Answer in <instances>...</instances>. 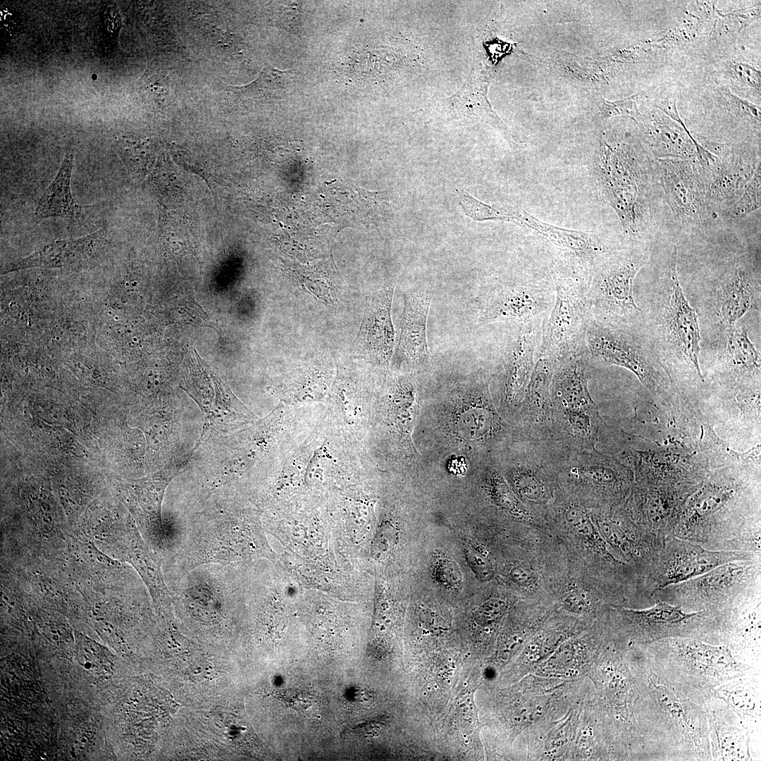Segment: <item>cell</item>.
<instances>
[{
  "instance_id": "cell-1",
  "label": "cell",
  "mask_w": 761,
  "mask_h": 761,
  "mask_svg": "<svg viewBox=\"0 0 761 761\" xmlns=\"http://www.w3.org/2000/svg\"><path fill=\"white\" fill-rule=\"evenodd\" d=\"M760 472L741 463H710L708 471L687 498L672 536L711 550L760 521Z\"/></svg>"
},
{
  "instance_id": "cell-2",
  "label": "cell",
  "mask_w": 761,
  "mask_h": 761,
  "mask_svg": "<svg viewBox=\"0 0 761 761\" xmlns=\"http://www.w3.org/2000/svg\"><path fill=\"white\" fill-rule=\"evenodd\" d=\"M646 329L674 389L698 405L705 380L699 364L701 336L696 311L685 297L676 270V247L665 260L652 295Z\"/></svg>"
},
{
  "instance_id": "cell-3",
  "label": "cell",
  "mask_w": 761,
  "mask_h": 761,
  "mask_svg": "<svg viewBox=\"0 0 761 761\" xmlns=\"http://www.w3.org/2000/svg\"><path fill=\"white\" fill-rule=\"evenodd\" d=\"M586 676L614 760H647L645 735L636 717L641 687L632 643L612 630L609 643Z\"/></svg>"
},
{
  "instance_id": "cell-4",
  "label": "cell",
  "mask_w": 761,
  "mask_h": 761,
  "mask_svg": "<svg viewBox=\"0 0 761 761\" xmlns=\"http://www.w3.org/2000/svg\"><path fill=\"white\" fill-rule=\"evenodd\" d=\"M642 695L636 717L652 758L712 760L709 722L701 706L669 685L648 667L641 669Z\"/></svg>"
},
{
  "instance_id": "cell-5",
  "label": "cell",
  "mask_w": 761,
  "mask_h": 761,
  "mask_svg": "<svg viewBox=\"0 0 761 761\" xmlns=\"http://www.w3.org/2000/svg\"><path fill=\"white\" fill-rule=\"evenodd\" d=\"M600 149L599 180L621 222L626 244L648 245L659 226L664 200L656 163L626 147L604 142Z\"/></svg>"
},
{
  "instance_id": "cell-6",
  "label": "cell",
  "mask_w": 761,
  "mask_h": 761,
  "mask_svg": "<svg viewBox=\"0 0 761 761\" xmlns=\"http://www.w3.org/2000/svg\"><path fill=\"white\" fill-rule=\"evenodd\" d=\"M636 644L653 674L703 707L719 686L745 676L751 668L724 644L683 637Z\"/></svg>"
},
{
  "instance_id": "cell-7",
  "label": "cell",
  "mask_w": 761,
  "mask_h": 761,
  "mask_svg": "<svg viewBox=\"0 0 761 761\" xmlns=\"http://www.w3.org/2000/svg\"><path fill=\"white\" fill-rule=\"evenodd\" d=\"M642 324L590 316L586 334L590 360L592 365H616L633 372L665 416L672 415L681 408V400Z\"/></svg>"
},
{
  "instance_id": "cell-8",
  "label": "cell",
  "mask_w": 761,
  "mask_h": 761,
  "mask_svg": "<svg viewBox=\"0 0 761 761\" xmlns=\"http://www.w3.org/2000/svg\"><path fill=\"white\" fill-rule=\"evenodd\" d=\"M729 617V614L708 611L688 612L660 600L645 608L612 605L608 610L612 628L637 644L683 637L721 645Z\"/></svg>"
},
{
  "instance_id": "cell-9",
  "label": "cell",
  "mask_w": 761,
  "mask_h": 761,
  "mask_svg": "<svg viewBox=\"0 0 761 761\" xmlns=\"http://www.w3.org/2000/svg\"><path fill=\"white\" fill-rule=\"evenodd\" d=\"M558 481L562 489L588 508H622L634 485L631 469L598 451L570 452L557 448Z\"/></svg>"
},
{
  "instance_id": "cell-10",
  "label": "cell",
  "mask_w": 761,
  "mask_h": 761,
  "mask_svg": "<svg viewBox=\"0 0 761 761\" xmlns=\"http://www.w3.org/2000/svg\"><path fill=\"white\" fill-rule=\"evenodd\" d=\"M649 257L648 245H624L612 251L590 271L586 282L592 317L626 323L643 321L633 286Z\"/></svg>"
},
{
  "instance_id": "cell-11",
  "label": "cell",
  "mask_w": 761,
  "mask_h": 761,
  "mask_svg": "<svg viewBox=\"0 0 761 761\" xmlns=\"http://www.w3.org/2000/svg\"><path fill=\"white\" fill-rule=\"evenodd\" d=\"M757 588H761V557L722 564L657 590L652 600L679 605L688 612L729 614L741 595Z\"/></svg>"
},
{
  "instance_id": "cell-12",
  "label": "cell",
  "mask_w": 761,
  "mask_h": 761,
  "mask_svg": "<svg viewBox=\"0 0 761 761\" xmlns=\"http://www.w3.org/2000/svg\"><path fill=\"white\" fill-rule=\"evenodd\" d=\"M505 473L517 497L536 517H545L563 493L558 481V451L550 442L519 432Z\"/></svg>"
},
{
  "instance_id": "cell-13",
  "label": "cell",
  "mask_w": 761,
  "mask_h": 761,
  "mask_svg": "<svg viewBox=\"0 0 761 761\" xmlns=\"http://www.w3.org/2000/svg\"><path fill=\"white\" fill-rule=\"evenodd\" d=\"M590 316L586 278L562 272L556 278L554 307L543 326L538 357L555 359L588 350Z\"/></svg>"
},
{
  "instance_id": "cell-14",
  "label": "cell",
  "mask_w": 761,
  "mask_h": 761,
  "mask_svg": "<svg viewBox=\"0 0 761 761\" xmlns=\"http://www.w3.org/2000/svg\"><path fill=\"white\" fill-rule=\"evenodd\" d=\"M761 557V552L711 550L701 545L670 535L643 579L642 594L646 607L653 605L655 592L696 577L722 564Z\"/></svg>"
},
{
  "instance_id": "cell-15",
  "label": "cell",
  "mask_w": 761,
  "mask_h": 761,
  "mask_svg": "<svg viewBox=\"0 0 761 761\" xmlns=\"http://www.w3.org/2000/svg\"><path fill=\"white\" fill-rule=\"evenodd\" d=\"M656 169L664 200L679 226L701 230L717 218L696 160L657 159Z\"/></svg>"
},
{
  "instance_id": "cell-16",
  "label": "cell",
  "mask_w": 761,
  "mask_h": 761,
  "mask_svg": "<svg viewBox=\"0 0 761 761\" xmlns=\"http://www.w3.org/2000/svg\"><path fill=\"white\" fill-rule=\"evenodd\" d=\"M600 534L614 556L627 564L643 583L665 538L636 524L622 508H588Z\"/></svg>"
},
{
  "instance_id": "cell-17",
  "label": "cell",
  "mask_w": 761,
  "mask_h": 761,
  "mask_svg": "<svg viewBox=\"0 0 761 761\" xmlns=\"http://www.w3.org/2000/svg\"><path fill=\"white\" fill-rule=\"evenodd\" d=\"M612 635L607 612L562 643L533 674L563 680L586 676Z\"/></svg>"
},
{
  "instance_id": "cell-18",
  "label": "cell",
  "mask_w": 761,
  "mask_h": 761,
  "mask_svg": "<svg viewBox=\"0 0 761 761\" xmlns=\"http://www.w3.org/2000/svg\"><path fill=\"white\" fill-rule=\"evenodd\" d=\"M713 297L721 328L736 326L748 310L760 304V267L750 254L741 255L728 264L718 278Z\"/></svg>"
},
{
  "instance_id": "cell-19",
  "label": "cell",
  "mask_w": 761,
  "mask_h": 761,
  "mask_svg": "<svg viewBox=\"0 0 761 761\" xmlns=\"http://www.w3.org/2000/svg\"><path fill=\"white\" fill-rule=\"evenodd\" d=\"M698 485L674 487L634 483L622 509L634 522L666 538L673 534L687 498Z\"/></svg>"
},
{
  "instance_id": "cell-20",
  "label": "cell",
  "mask_w": 761,
  "mask_h": 761,
  "mask_svg": "<svg viewBox=\"0 0 761 761\" xmlns=\"http://www.w3.org/2000/svg\"><path fill=\"white\" fill-rule=\"evenodd\" d=\"M720 349L714 373L733 398L740 390L760 385V354L745 328H722Z\"/></svg>"
},
{
  "instance_id": "cell-21",
  "label": "cell",
  "mask_w": 761,
  "mask_h": 761,
  "mask_svg": "<svg viewBox=\"0 0 761 761\" xmlns=\"http://www.w3.org/2000/svg\"><path fill=\"white\" fill-rule=\"evenodd\" d=\"M394 288L393 285L383 287L366 295L362 321L352 345L355 353L381 364L388 363L393 352L391 306Z\"/></svg>"
},
{
  "instance_id": "cell-22",
  "label": "cell",
  "mask_w": 761,
  "mask_h": 761,
  "mask_svg": "<svg viewBox=\"0 0 761 761\" xmlns=\"http://www.w3.org/2000/svg\"><path fill=\"white\" fill-rule=\"evenodd\" d=\"M549 289L538 285L499 286L485 297L479 324L508 320L518 324L538 320L549 309Z\"/></svg>"
},
{
  "instance_id": "cell-23",
  "label": "cell",
  "mask_w": 761,
  "mask_h": 761,
  "mask_svg": "<svg viewBox=\"0 0 761 761\" xmlns=\"http://www.w3.org/2000/svg\"><path fill=\"white\" fill-rule=\"evenodd\" d=\"M715 155L709 166L699 167L707 199L717 214L718 210L726 212L740 197L760 161L745 153Z\"/></svg>"
},
{
  "instance_id": "cell-24",
  "label": "cell",
  "mask_w": 761,
  "mask_h": 761,
  "mask_svg": "<svg viewBox=\"0 0 761 761\" xmlns=\"http://www.w3.org/2000/svg\"><path fill=\"white\" fill-rule=\"evenodd\" d=\"M552 361L550 385L552 411L596 408L588 389L593 365L588 350Z\"/></svg>"
},
{
  "instance_id": "cell-25",
  "label": "cell",
  "mask_w": 761,
  "mask_h": 761,
  "mask_svg": "<svg viewBox=\"0 0 761 761\" xmlns=\"http://www.w3.org/2000/svg\"><path fill=\"white\" fill-rule=\"evenodd\" d=\"M538 335L537 320L520 323L506 359L503 401L516 420L535 366Z\"/></svg>"
},
{
  "instance_id": "cell-26",
  "label": "cell",
  "mask_w": 761,
  "mask_h": 761,
  "mask_svg": "<svg viewBox=\"0 0 761 761\" xmlns=\"http://www.w3.org/2000/svg\"><path fill=\"white\" fill-rule=\"evenodd\" d=\"M552 369L551 358L538 357L517 416L518 431L539 440H547L551 426Z\"/></svg>"
},
{
  "instance_id": "cell-27",
  "label": "cell",
  "mask_w": 761,
  "mask_h": 761,
  "mask_svg": "<svg viewBox=\"0 0 761 761\" xmlns=\"http://www.w3.org/2000/svg\"><path fill=\"white\" fill-rule=\"evenodd\" d=\"M512 222L531 229L571 258L589 263L591 270L613 251L593 234L545 223L523 209H512Z\"/></svg>"
},
{
  "instance_id": "cell-28",
  "label": "cell",
  "mask_w": 761,
  "mask_h": 761,
  "mask_svg": "<svg viewBox=\"0 0 761 761\" xmlns=\"http://www.w3.org/2000/svg\"><path fill=\"white\" fill-rule=\"evenodd\" d=\"M107 240L104 228L80 237L58 240L25 258L6 264L1 273L29 268H61L76 264L97 254L106 246Z\"/></svg>"
},
{
  "instance_id": "cell-29",
  "label": "cell",
  "mask_w": 761,
  "mask_h": 761,
  "mask_svg": "<svg viewBox=\"0 0 761 761\" xmlns=\"http://www.w3.org/2000/svg\"><path fill=\"white\" fill-rule=\"evenodd\" d=\"M431 297L427 290L408 291L404 295L401 331L395 352V359L400 363L418 366L428 361L426 324Z\"/></svg>"
},
{
  "instance_id": "cell-30",
  "label": "cell",
  "mask_w": 761,
  "mask_h": 761,
  "mask_svg": "<svg viewBox=\"0 0 761 761\" xmlns=\"http://www.w3.org/2000/svg\"><path fill=\"white\" fill-rule=\"evenodd\" d=\"M120 535L121 556L137 572L155 602L167 606L171 593L163 573V558L149 547L131 519L127 521Z\"/></svg>"
},
{
  "instance_id": "cell-31",
  "label": "cell",
  "mask_w": 761,
  "mask_h": 761,
  "mask_svg": "<svg viewBox=\"0 0 761 761\" xmlns=\"http://www.w3.org/2000/svg\"><path fill=\"white\" fill-rule=\"evenodd\" d=\"M555 612L553 610L522 648L517 667L520 677L533 674L566 639L591 625L557 610Z\"/></svg>"
},
{
  "instance_id": "cell-32",
  "label": "cell",
  "mask_w": 761,
  "mask_h": 761,
  "mask_svg": "<svg viewBox=\"0 0 761 761\" xmlns=\"http://www.w3.org/2000/svg\"><path fill=\"white\" fill-rule=\"evenodd\" d=\"M602 422L598 407L552 411L547 441L565 451L595 450Z\"/></svg>"
},
{
  "instance_id": "cell-33",
  "label": "cell",
  "mask_w": 761,
  "mask_h": 761,
  "mask_svg": "<svg viewBox=\"0 0 761 761\" xmlns=\"http://www.w3.org/2000/svg\"><path fill=\"white\" fill-rule=\"evenodd\" d=\"M761 588L741 595L730 611L723 644L738 656L747 652L760 656Z\"/></svg>"
},
{
  "instance_id": "cell-34",
  "label": "cell",
  "mask_w": 761,
  "mask_h": 761,
  "mask_svg": "<svg viewBox=\"0 0 761 761\" xmlns=\"http://www.w3.org/2000/svg\"><path fill=\"white\" fill-rule=\"evenodd\" d=\"M490 73L473 69L463 87L451 97L454 109L468 118L480 120L497 128L509 136L507 126L493 111L487 97Z\"/></svg>"
},
{
  "instance_id": "cell-35",
  "label": "cell",
  "mask_w": 761,
  "mask_h": 761,
  "mask_svg": "<svg viewBox=\"0 0 761 761\" xmlns=\"http://www.w3.org/2000/svg\"><path fill=\"white\" fill-rule=\"evenodd\" d=\"M584 693L562 717L551 722L540 736L531 753L530 760H569Z\"/></svg>"
},
{
  "instance_id": "cell-36",
  "label": "cell",
  "mask_w": 761,
  "mask_h": 761,
  "mask_svg": "<svg viewBox=\"0 0 761 761\" xmlns=\"http://www.w3.org/2000/svg\"><path fill=\"white\" fill-rule=\"evenodd\" d=\"M73 165V154L66 155L60 169L39 199L35 209L37 218L59 217L76 219L82 207L75 202L70 191V177Z\"/></svg>"
},
{
  "instance_id": "cell-37",
  "label": "cell",
  "mask_w": 761,
  "mask_h": 761,
  "mask_svg": "<svg viewBox=\"0 0 761 761\" xmlns=\"http://www.w3.org/2000/svg\"><path fill=\"white\" fill-rule=\"evenodd\" d=\"M643 126L650 145L658 159L696 160L693 143L683 128L657 120L644 123Z\"/></svg>"
},
{
  "instance_id": "cell-38",
  "label": "cell",
  "mask_w": 761,
  "mask_h": 761,
  "mask_svg": "<svg viewBox=\"0 0 761 761\" xmlns=\"http://www.w3.org/2000/svg\"><path fill=\"white\" fill-rule=\"evenodd\" d=\"M708 722L712 760H747L750 758L747 740L741 731L721 722L710 707L705 706Z\"/></svg>"
},
{
  "instance_id": "cell-39",
  "label": "cell",
  "mask_w": 761,
  "mask_h": 761,
  "mask_svg": "<svg viewBox=\"0 0 761 761\" xmlns=\"http://www.w3.org/2000/svg\"><path fill=\"white\" fill-rule=\"evenodd\" d=\"M292 75L290 70H280L272 66H266L255 80L242 87V89L245 92L252 93L251 96L271 97L276 92H282L286 88Z\"/></svg>"
},
{
  "instance_id": "cell-40",
  "label": "cell",
  "mask_w": 761,
  "mask_h": 761,
  "mask_svg": "<svg viewBox=\"0 0 761 761\" xmlns=\"http://www.w3.org/2000/svg\"><path fill=\"white\" fill-rule=\"evenodd\" d=\"M761 206V171L760 163L742 194L726 211V217L731 220H740L757 210Z\"/></svg>"
},
{
  "instance_id": "cell-41",
  "label": "cell",
  "mask_w": 761,
  "mask_h": 761,
  "mask_svg": "<svg viewBox=\"0 0 761 761\" xmlns=\"http://www.w3.org/2000/svg\"><path fill=\"white\" fill-rule=\"evenodd\" d=\"M397 407V416L402 429L409 439L418 412V401L416 390L408 381L400 383L395 393Z\"/></svg>"
},
{
  "instance_id": "cell-42",
  "label": "cell",
  "mask_w": 761,
  "mask_h": 761,
  "mask_svg": "<svg viewBox=\"0 0 761 761\" xmlns=\"http://www.w3.org/2000/svg\"><path fill=\"white\" fill-rule=\"evenodd\" d=\"M464 214L474 221L502 220L512 221L511 209L496 208L485 204L464 190H455Z\"/></svg>"
},
{
  "instance_id": "cell-43",
  "label": "cell",
  "mask_w": 761,
  "mask_h": 761,
  "mask_svg": "<svg viewBox=\"0 0 761 761\" xmlns=\"http://www.w3.org/2000/svg\"><path fill=\"white\" fill-rule=\"evenodd\" d=\"M718 17L714 27L717 35H737L753 20L760 17V5L755 8L736 10L729 13L717 11Z\"/></svg>"
},
{
  "instance_id": "cell-44",
  "label": "cell",
  "mask_w": 761,
  "mask_h": 761,
  "mask_svg": "<svg viewBox=\"0 0 761 761\" xmlns=\"http://www.w3.org/2000/svg\"><path fill=\"white\" fill-rule=\"evenodd\" d=\"M507 610V602L500 598H491L485 601L475 612V621L484 628L499 624Z\"/></svg>"
},
{
  "instance_id": "cell-45",
  "label": "cell",
  "mask_w": 761,
  "mask_h": 761,
  "mask_svg": "<svg viewBox=\"0 0 761 761\" xmlns=\"http://www.w3.org/2000/svg\"><path fill=\"white\" fill-rule=\"evenodd\" d=\"M636 96V95H633L616 101H609L602 99L601 111L603 116L606 118H610L618 115H625L631 117L638 123L641 115L634 99Z\"/></svg>"
},
{
  "instance_id": "cell-46",
  "label": "cell",
  "mask_w": 761,
  "mask_h": 761,
  "mask_svg": "<svg viewBox=\"0 0 761 761\" xmlns=\"http://www.w3.org/2000/svg\"><path fill=\"white\" fill-rule=\"evenodd\" d=\"M465 556L470 567L481 581H489L493 578V566L485 557L469 547L465 549Z\"/></svg>"
},
{
  "instance_id": "cell-47",
  "label": "cell",
  "mask_w": 761,
  "mask_h": 761,
  "mask_svg": "<svg viewBox=\"0 0 761 761\" xmlns=\"http://www.w3.org/2000/svg\"><path fill=\"white\" fill-rule=\"evenodd\" d=\"M734 75L747 85L760 91V72L752 66L743 63H734L731 65Z\"/></svg>"
},
{
  "instance_id": "cell-48",
  "label": "cell",
  "mask_w": 761,
  "mask_h": 761,
  "mask_svg": "<svg viewBox=\"0 0 761 761\" xmlns=\"http://www.w3.org/2000/svg\"><path fill=\"white\" fill-rule=\"evenodd\" d=\"M511 580L520 587L532 588L537 582V574L533 568L526 564L513 567L509 572Z\"/></svg>"
}]
</instances>
